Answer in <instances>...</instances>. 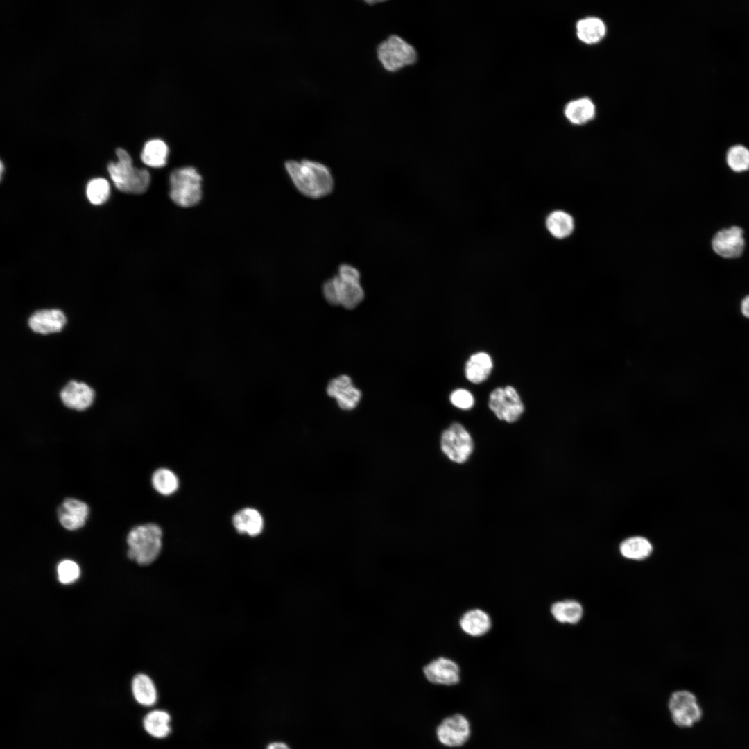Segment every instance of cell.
<instances>
[{
  "mask_svg": "<svg viewBox=\"0 0 749 749\" xmlns=\"http://www.w3.org/2000/svg\"><path fill=\"white\" fill-rule=\"evenodd\" d=\"M285 169L295 188L308 198H321L333 191L332 172L321 162L307 159L289 160L285 162Z\"/></svg>",
  "mask_w": 749,
  "mask_h": 749,
  "instance_id": "1",
  "label": "cell"
},
{
  "mask_svg": "<svg viewBox=\"0 0 749 749\" xmlns=\"http://www.w3.org/2000/svg\"><path fill=\"white\" fill-rule=\"evenodd\" d=\"M162 531L154 523L133 527L127 536L128 556L141 565L152 563L162 549Z\"/></svg>",
  "mask_w": 749,
  "mask_h": 749,
  "instance_id": "2",
  "label": "cell"
},
{
  "mask_svg": "<svg viewBox=\"0 0 749 749\" xmlns=\"http://www.w3.org/2000/svg\"><path fill=\"white\" fill-rule=\"evenodd\" d=\"M116 153L118 162H111L107 165L109 175L115 187L125 193H144L150 181L148 171L144 169L135 168L130 155L124 149L118 148Z\"/></svg>",
  "mask_w": 749,
  "mask_h": 749,
  "instance_id": "3",
  "label": "cell"
},
{
  "mask_svg": "<svg viewBox=\"0 0 749 749\" xmlns=\"http://www.w3.org/2000/svg\"><path fill=\"white\" fill-rule=\"evenodd\" d=\"M202 178L191 166L177 169L170 175V197L178 205L189 207L200 200Z\"/></svg>",
  "mask_w": 749,
  "mask_h": 749,
  "instance_id": "4",
  "label": "cell"
},
{
  "mask_svg": "<svg viewBox=\"0 0 749 749\" xmlns=\"http://www.w3.org/2000/svg\"><path fill=\"white\" fill-rule=\"evenodd\" d=\"M377 53L380 63L389 72H396L417 60L415 48L397 35H390L379 43Z\"/></svg>",
  "mask_w": 749,
  "mask_h": 749,
  "instance_id": "5",
  "label": "cell"
},
{
  "mask_svg": "<svg viewBox=\"0 0 749 749\" xmlns=\"http://www.w3.org/2000/svg\"><path fill=\"white\" fill-rule=\"evenodd\" d=\"M440 448L451 461L465 463L474 450V442L467 430L460 423L454 422L441 435Z\"/></svg>",
  "mask_w": 749,
  "mask_h": 749,
  "instance_id": "6",
  "label": "cell"
},
{
  "mask_svg": "<svg viewBox=\"0 0 749 749\" xmlns=\"http://www.w3.org/2000/svg\"><path fill=\"white\" fill-rule=\"evenodd\" d=\"M488 406L498 419L508 423L516 422L524 411L519 395L511 386L494 389L489 395Z\"/></svg>",
  "mask_w": 749,
  "mask_h": 749,
  "instance_id": "7",
  "label": "cell"
},
{
  "mask_svg": "<svg viewBox=\"0 0 749 749\" xmlns=\"http://www.w3.org/2000/svg\"><path fill=\"white\" fill-rule=\"evenodd\" d=\"M669 708L673 722L680 727H691L698 722L703 711L696 696L687 690L672 694Z\"/></svg>",
  "mask_w": 749,
  "mask_h": 749,
  "instance_id": "8",
  "label": "cell"
},
{
  "mask_svg": "<svg viewBox=\"0 0 749 749\" xmlns=\"http://www.w3.org/2000/svg\"><path fill=\"white\" fill-rule=\"evenodd\" d=\"M711 246L713 252L722 259L740 258L746 247L744 231L736 225L723 228L712 236Z\"/></svg>",
  "mask_w": 749,
  "mask_h": 749,
  "instance_id": "9",
  "label": "cell"
},
{
  "mask_svg": "<svg viewBox=\"0 0 749 749\" xmlns=\"http://www.w3.org/2000/svg\"><path fill=\"white\" fill-rule=\"evenodd\" d=\"M436 734L439 741L448 747L461 746L468 740L470 726L462 714H454L445 718L438 726Z\"/></svg>",
  "mask_w": 749,
  "mask_h": 749,
  "instance_id": "10",
  "label": "cell"
},
{
  "mask_svg": "<svg viewBox=\"0 0 749 749\" xmlns=\"http://www.w3.org/2000/svg\"><path fill=\"white\" fill-rule=\"evenodd\" d=\"M425 678L431 683L454 685L460 681V668L452 660L440 657L428 663L423 669Z\"/></svg>",
  "mask_w": 749,
  "mask_h": 749,
  "instance_id": "11",
  "label": "cell"
},
{
  "mask_svg": "<svg viewBox=\"0 0 749 749\" xmlns=\"http://www.w3.org/2000/svg\"><path fill=\"white\" fill-rule=\"evenodd\" d=\"M89 512V507L85 502L74 498H67L58 509V518L65 529L75 531L85 525Z\"/></svg>",
  "mask_w": 749,
  "mask_h": 749,
  "instance_id": "12",
  "label": "cell"
},
{
  "mask_svg": "<svg viewBox=\"0 0 749 749\" xmlns=\"http://www.w3.org/2000/svg\"><path fill=\"white\" fill-rule=\"evenodd\" d=\"M60 397L67 407L83 411L92 404L94 391L85 383L71 381L62 389Z\"/></svg>",
  "mask_w": 749,
  "mask_h": 749,
  "instance_id": "13",
  "label": "cell"
},
{
  "mask_svg": "<svg viewBox=\"0 0 749 749\" xmlns=\"http://www.w3.org/2000/svg\"><path fill=\"white\" fill-rule=\"evenodd\" d=\"M65 323V316L58 309L37 311L28 319L31 329L42 334L60 332Z\"/></svg>",
  "mask_w": 749,
  "mask_h": 749,
  "instance_id": "14",
  "label": "cell"
},
{
  "mask_svg": "<svg viewBox=\"0 0 749 749\" xmlns=\"http://www.w3.org/2000/svg\"><path fill=\"white\" fill-rule=\"evenodd\" d=\"M461 630L472 637H481L491 628L492 622L488 614L481 609H472L465 612L460 619Z\"/></svg>",
  "mask_w": 749,
  "mask_h": 749,
  "instance_id": "15",
  "label": "cell"
},
{
  "mask_svg": "<svg viewBox=\"0 0 749 749\" xmlns=\"http://www.w3.org/2000/svg\"><path fill=\"white\" fill-rule=\"evenodd\" d=\"M232 523L238 533L252 537L259 535L264 528V519L261 513L252 508H246L235 513Z\"/></svg>",
  "mask_w": 749,
  "mask_h": 749,
  "instance_id": "16",
  "label": "cell"
},
{
  "mask_svg": "<svg viewBox=\"0 0 749 749\" xmlns=\"http://www.w3.org/2000/svg\"><path fill=\"white\" fill-rule=\"evenodd\" d=\"M171 716L163 709H153L148 712L142 721L145 732L155 739L166 738L171 732Z\"/></svg>",
  "mask_w": 749,
  "mask_h": 749,
  "instance_id": "17",
  "label": "cell"
},
{
  "mask_svg": "<svg viewBox=\"0 0 749 749\" xmlns=\"http://www.w3.org/2000/svg\"><path fill=\"white\" fill-rule=\"evenodd\" d=\"M334 277L338 289L339 304L347 309L355 308L362 302L365 295L360 281L345 279L338 275Z\"/></svg>",
  "mask_w": 749,
  "mask_h": 749,
  "instance_id": "18",
  "label": "cell"
},
{
  "mask_svg": "<svg viewBox=\"0 0 749 749\" xmlns=\"http://www.w3.org/2000/svg\"><path fill=\"white\" fill-rule=\"evenodd\" d=\"M492 368L490 355L483 352H477L471 355L465 364V377L470 382L479 384L488 379Z\"/></svg>",
  "mask_w": 749,
  "mask_h": 749,
  "instance_id": "19",
  "label": "cell"
},
{
  "mask_svg": "<svg viewBox=\"0 0 749 749\" xmlns=\"http://www.w3.org/2000/svg\"><path fill=\"white\" fill-rule=\"evenodd\" d=\"M131 690L135 700L140 705L151 707L157 700L155 685L147 675H136L132 680Z\"/></svg>",
  "mask_w": 749,
  "mask_h": 749,
  "instance_id": "20",
  "label": "cell"
},
{
  "mask_svg": "<svg viewBox=\"0 0 749 749\" xmlns=\"http://www.w3.org/2000/svg\"><path fill=\"white\" fill-rule=\"evenodd\" d=\"M578 38L587 44L599 42L605 36V23L599 17H587L580 19L576 26Z\"/></svg>",
  "mask_w": 749,
  "mask_h": 749,
  "instance_id": "21",
  "label": "cell"
},
{
  "mask_svg": "<svg viewBox=\"0 0 749 749\" xmlns=\"http://www.w3.org/2000/svg\"><path fill=\"white\" fill-rule=\"evenodd\" d=\"M566 118L572 123L583 125L595 115V105L588 98H581L568 103L564 110Z\"/></svg>",
  "mask_w": 749,
  "mask_h": 749,
  "instance_id": "22",
  "label": "cell"
},
{
  "mask_svg": "<svg viewBox=\"0 0 749 749\" xmlns=\"http://www.w3.org/2000/svg\"><path fill=\"white\" fill-rule=\"evenodd\" d=\"M553 617L562 623L576 624L583 614L581 604L576 600L567 599L555 602L551 607Z\"/></svg>",
  "mask_w": 749,
  "mask_h": 749,
  "instance_id": "23",
  "label": "cell"
},
{
  "mask_svg": "<svg viewBox=\"0 0 749 749\" xmlns=\"http://www.w3.org/2000/svg\"><path fill=\"white\" fill-rule=\"evenodd\" d=\"M619 551L627 559L642 560L651 554L653 546L646 538L634 536L623 540L620 544Z\"/></svg>",
  "mask_w": 749,
  "mask_h": 749,
  "instance_id": "24",
  "label": "cell"
},
{
  "mask_svg": "<svg viewBox=\"0 0 749 749\" xmlns=\"http://www.w3.org/2000/svg\"><path fill=\"white\" fill-rule=\"evenodd\" d=\"M169 154L166 144L161 139L147 141L141 153L142 162L151 167L160 168L165 166Z\"/></svg>",
  "mask_w": 749,
  "mask_h": 749,
  "instance_id": "25",
  "label": "cell"
},
{
  "mask_svg": "<svg viewBox=\"0 0 749 749\" xmlns=\"http://www.w3.org/2000/svg\"><path fill=\"white\" fill-rule=\"evenodd\" d=\"M725 160L729 169L735 173L749 171V148L743 144L730 146L725 152Z\"/></svg>",
  "mask_w": 749,
  "mask_h": 749,
  "instance_id": "26",
  "label": "cell"
},
{
  "mask_svg": "<svg viewBox=\"0 0 749 749\" xmlns=\"http://www.w3.org/2000/svg\"><path fill=\"white\" fill-rule=\"evenodd\" d=\"M546 227L550 233L558 239L568 236L573 231L572 217L563 211H554L546 218Z\"/></svg>",
  "mask_w": 749,
  "mask_h": 749,
  "instance_id": "27",
  "label": "cell"
},
{
  "mask_svg": "<svg viewBox=\"0 0 749 749\" xmlns=\"http://www.w3.org/2000/svg\"><path fill=\"white\" fill-rule=\"evenodd\" d=\"M152 485L154 489L162 495L173 494L178 488V479L170 470L160 468L152 476Z\"/></svg>",
  "mask_w": 749,
  "mask_h": 749,
  "instance_id": "28",
  "label": "cell"
},
{
  "mask_svg": "<svg viewBox=\"0 0 749 749\" xmlns=\"http://www.w3.org/2000/svg\"><path fill=\"white\" fill-rule=\"evenodd\" d=\"M110 194L109 182L104 178H98L90 180L86 187L89 201L96 205L106 202Z\"/></svg>",
  "mask_w": 749,
  "mask_h": 749,
  "instance_id": "29",
  "label": "cell"
},
{
  "mask_svg": "<svg viewBox=\"0 0 749 749\" xmlns=\"http://www.w3.org/2000/svg\"><path fill=\"white\" fill-rule=\"evenodd\" d=\"M361 392L354 386L345 388L336 397L338 406L345 411L354 409L359 403Z\"/></svg>",
  "mask_w": 749,
  "mask_h": 749,
  "instance_id": "30",
  "label": "cell"
},
{
  "mask_svg": "<svg viewBox=\"0 0 749 749\" xmlns=\"http://www.w3.org/2000/svg\"><path fill=\"white\" fill-rule=\"evenodd\" d=\"M58 580L63 584H69L76 580L80 575V568L76 562L71 560L61 561L57 568Z\"/></svg>",
  "mask_w": 749,
  "mask_h": 749,
  "instance_id": "31",
  "label": "cell"
},
{
  "mask_svg": "<svg viewBox=\"0 0 749 749\" xmlns=\"http://www.w3.org/2000/svg\"><path fill=\"white\" fill-rule=\"evenodd\" d=\"M450 402L456 407L467 410L470 409L474 404L472 394L467 390L459 388L451 393Z\"/></svg>",
  "mask_w": 749,
  "mask_h": 749,
  "instance_id": "32",
  "label": "cell"
},
{
  "mask_svg": "<svg viewBox=\"0 0 749 749\" xmlns=\"http://www.w3.org/2000/svg\"><path fill=\"white\" fill-rule=\"evenodd\" d=\"M353 386L352 379L345 374L332 379L327 384V393L335 398L341 391Z\"/></svg>",
  "mask_w": 749,
  "mask_h": 749,
  "instance_id": "33",
  "label": "cell"
},
{
  "mask_svg": "<svg viewBox=\"0 0 749 749\" xmlns=\"http://www.w3.org/2000/svg\"><path fill=\"white\" fill-rule=\"evenodd\" d=\"M322 293L325 300L333 306L340 305L338 289L334 277L327 279L322 286Z\"/></svg>",
  "mask_w": 749,
  "mask_h": 749,
  "instance_id": "34",
  "label": "cell"
},
{
  "mask_svg": "<svg viewBox=\"0 0 749 749\" xmlns=\"http://www.w3.org/2000/svg\"><path fill=\"white\" fill-rule=\"evenodd\" d=\"M337 275L345 279L360 281L361 279L359 271L355 267L347 264H343L339 266Z\"/></svg>",
  "mask_w": 749,
  "mask_h": 749,
  "instance_id": "35",
  "label": "cell"
},
{
  "mask_svg": "<svg viewBox=\"0 0 749 749\" xmlns=\"http://www.w3.org/2000/svg\"><path fill=\"white\" fill-rule=\"evenodd\" d=\"M741 311L745 317L749 318V295L741 300Z\"/></svg>",
  "mask_w": 749,
  "mask_h": 749,
  "instance_id": "36",
  "label": "cell"
},
{
  "mask_svg": "<svg viewBox=\"0 0 749 749\" xmlns=\"http://www.w3.org/2000/svg\"><path fill=\"white\" fill-rule=\"evenodd\" d=\"M266 749H291L290 747L285 743L281 741H275L269 743Z\"/></svg>",
  "mask_w": 749,
  "mask_h": 749,
  "instance_id": "37",
  "label": "cell"
},
{
  "mask_svg": "<svg viewBox=\"0 0 749 749\" xmlns=\"http://www.w3.org/2000/svg\"><path fill=\"white\" fill-rule=\"evenodd\" d=\"M0 168H1V178H2V174L3 173V169H4L2 161H1V166H0Z\"/></svg>",
  "mask_w": 749,
  "mask_h": 749,
  "instance_id": "38",
  "label": "cell"
}]
</instances>
